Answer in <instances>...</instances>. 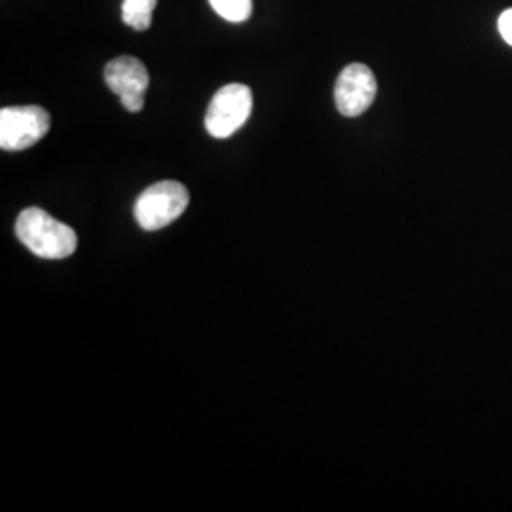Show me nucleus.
<instances>
[{"label":"nucleus","mask_w":512,"mask_h":512,"mask_svg":"<svg viewBox=\"0 0 512 512\" xmlns=\"http://www.w3.org/2000/svg\"><path fill=\"white\" fill-rule=\"evenodd\" d=\"M19 241L35 255L46 260H61L73 255L78 239L73 228L54 219L38 207L21 211L16 222Z\"/></svg>","instance_id":"1"},{"label":"nucleus","mask_w":512,"mask_h":512,"mask_svg":"<svg viewBox=\"0 0 512 512\" xmlns=\"http://www.w3.org/2000/svg\"><path fill=\"white\" fill-rule=\"evenodd\" d=\"M190 203L186 186L177 181L152 184L137 198L133 215L147 232H156L179 219Z\"/></svg>","instance_id":"2"},{"label":"nucleus","mask_w":512,"mask_h":512,"mask_svg":"<svg viewBox=\"0 0 512 512\" xmlns=\"http://www.w3.org/2000/svg\"><path fill=\"white\" fill-rule=\"evenodd\" d=\"M253 112V92L245 84H228L215 93L205 114V128L215 139H228Z\"/></svg>","instance_id":"3"},{"label":"nucleus","mask_w":512,"mask_h":512,"mask_svg":"<svg viewBox=\"0 0 512 512\" xmlns=\"http://www.w3.org/2000/svg\"><path fill=\"white\" fill-rule=\"evenodd\" d=\"M50 114L37 105L0 110V148L18 152L35 147L50 131Z\"/></svg>","instance_id":"4"},{"label":"nucleus","mask_w":512,"mask_h":512,"mask_svg":"<svg viewBox=\"0 0 512 512\" xmlns=\"http://www.w3.org/2000/svg\"><path fill=\"white\" fill-rule=\"evenodd\" d=\"M105 82L110 92L116 93L129 112H139L145 107V93L150 84L147 67L133 55H122L107 63Z\"/></svg>","instance_id":"5"},{"label":"nucleus","mask_w":512,"mask_h":512,"mask_svg":"<svg viewBox=\"0 0 512 512\" xmlns=\"http://www.w3.org/2000/svg\"><path fill=\"white\" fill-rule=\"evenodd\" d=\"M378 82L374 73L363 63H351L336 80L334 101L342 116H361L374 103Z\"/></svg>","instance_id":"6"},{"label":"nucleus","mask_w":512,"mask_h":512,"mask_svg":"<svg viewBox=\"0 0 512 512\" xmlns=\"http://www.w3.org/2000/svg\"><path fill=\"white\" fill-rule=\"evenodd\" d=\"M158 0H124L122 19L135 31H147L152 25V14Z\"/></svg>","instance_id":"7"},{"label":"nucleus","mask_w":512,"mask_h":512,"mask_svg":"<svg viewBox=\"0 0 512 512\" xmlns=\"http://www.w3.org/2000/svg\"><path fill=\"white\" fill-rule=\"evenodd\" d=\"M220 18L232 23L247 21L253 14V0H209Z\"/></svg>","instance_id":"8"},{"label":"nucleus","mask_w":512,"mask_h":512,"mask_svg":"<svg viewBox=\"0 0 512 512\" xmlns=\"http://www.w3.org/2000/svg\"><path fill=\"white\" fill-rule=\"evenodd\" d=\"M497 25H499V33H501L503 40H505L509 46H512V8L505 10V12L499 16Z\"/></svg>","instance_id":"9"}]
</instances>
